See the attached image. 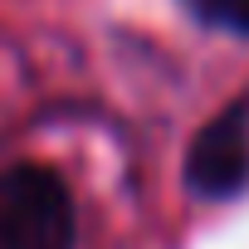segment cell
I'll list each match as a JSON object with an SVG mask.
<instances>
[{"instance_id":"obj_1","label":"cell","mask_w":249,"mask_h":249,"mask_svg":"<svg viewBox=\"0 0 249 249\" xmlns=\"http://www.w3.org/2000/svg\"><path fill=\"white\" fill-rule=\"evenodd\" d=\"M78 210L59 171L39 161L0 166V249H73Z\"/></svg>"},{"instance_id":"obj_3","label":"cell","mask_w":249,"mask_h":249,"mask_svg":"<svg viewBox=\"0 0 249 249\" xmlns=\"http://www.w3.org/2000/svg\"><path fill=\"white\" fill-rule=\"evenodd\" d=\"M186 10L225 35H249V0H186Z\"/></svg>"},{"instance_id":"obj_2","label":"cell","mask_w":249,"mask_h":249,"mask_svg":"<svg viewBox=\"0 0 249 249\" xmlns=\"http://www.w3.org/2000/svg\"><path fill=\"white\" fill-rule=\"evenodd\" d=\"M186 186L200 200H234L249 191V98H234L196 132L186 152Z\"/></svg>"}]
</instances>
